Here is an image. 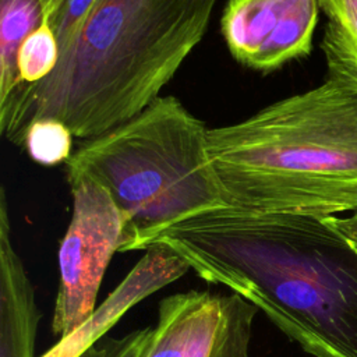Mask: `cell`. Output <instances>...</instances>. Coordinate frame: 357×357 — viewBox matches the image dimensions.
Returning a JSON list of instances; mask_svg holds the SVG:
<instances>
[{
	"mask_svg": "<svg viewBox=\"0 0 357 357\" xmlns=\"http://www.w3.org/2000/svg\"><path fill=\"white\" fill-rule=\"evenodd\" d=\"M158 243L312 357H357V252L325 216L223 206L167 227Z\"/></svg>",
	"mask_w": 357,
	"mask_h": 357,
	"instance_id": "cell-1",
	"label": "cell"
},
{
	"mask_svg": "<svg viewBox=\"0 0 357 357\" xmlns=\"http://www.w3.org/2000/svg\"><path fill=\"white\" fill-rule=\"evenodd\" d=\"M218 0H96L56 70L0 106V134L22 145L26 126L64 121L88 139L155 99L202 40Z\"/></svg>",
	"mask_w": 357,
	"mask_h": 357,
	"instance_id": "cell-2",
	"label": "cell"
},
{
	"mask_svg": "<svg viewBox=\"0 0 357 357\" xmlns=\"http://www.w3.org/2000/svg\"><path fill=\"white\" fill-rule=\"evenodd\" d=\"M325 61L318 86L208 130L229 206L314 216L357 211V71Z\"/></svg>",
	"mask_w": 357,
	"mask_h": 357,
	"instance_id": "cell-3",
	"label": "cell"
},
{
	"mask_svg": "<svg viewBox=\"0 0 357 357\" xmlns=\"http://www.w3.org/2000/svg\"><path fill=\"white\" fill-rule=\"evenodd\" d=\"M208 130L177 98L159 96L130 120L84 139L67 176L102 184L126 218L120 252L146 250L167 227L229 206Z\"/></svg>",
	"mask_w": 357,
	"mask_h": 357,
	"instance_id": "cell-4",
	"label": "cell"
},
{
	"mask_svg": "<svg viewBox=\"0 0 357 357\" xmlns=\"http://www.w3.org/2000/svg\"><path fill=\"white\" fill-rule=\"evenodd\" d=\"M73 215L59 248V287L52 332L60 339L96 310L106 268L124 243L126 218L110 192L86 176H67Z\"/></svg>",
	"mask_w": 357,
	"mask_h": 357,
	"instance_id": "cell-5",
	"label": "cell"
},
{
	"mask_svg": "<svg viewBox=\"0 0 357 357\" xmlns=\"http://www.w3.org/2000/svg\"><path fill=\"white\" fill-rule=\"evenodd\" d=\"M318 10V0H227L220 28L240 64L271 73L311 52Z\"/></svg>",
	"mask_w": 357,
	"mask_h": 357,
	"instance_id": "cell-6",
	"label": "cell"
},
{
	"mask_svg": "<svg viewBox=\"0 0 357 357\" xmlns=\"http://www.w3.org/2000/svg\"><path fill=\"white\" fill-rule=\"evenodd\" d=\"M190 265L163 244H153L93 314L40 357H79L137 303L185 275Z\"/></svg>",
	"mask_w": 357,
	"mask_h": 357,
	"instance_id": "cell-7",
	"label": "cell"
},
{
	"mask_svg": "<svg viewBox=\"0 0 357 357\" xmlns=\"http://www.w3.org/2000/svg\"><path fill=\"white\" fill-rule=\"evenodd\" d=\"M40 311L13 237L6 190H0V357H35Z\"/></svg>",
	"mask_w": 357,
	"mask_h": 357,
	"instance_id": "cell-8",
	"label": "cell"
},
{
	"mask_svg": "<svg viewBox=\"0 0 357 357\" xmlns=\"http://www.w3.org/2000/svg\"><path fill=\"white\" fill-rule=\"evenodd\" d=\"M67 0H0V106L21 86L17 52L38 28H54Z\"/></svg>",
	"mask_w": 357,
	"mask_h": 357,
	"instance_id": "cell-9",
	"label": "cell"
},
{
	"mask_svg": "<svg viewBox=\"0 0 357 357\" xmlns=\"http://www.w3.org/2000/svg\"><path fill=\"white\" fill-rule=\"evenodd\" d=\"M257 311L241 296L223 294L216 318L188 357H250Z\"/></svg>",
	"mask_w": 357,
	"mask_h": 357,
	"instance_id": "cell-10",
	"label": "cell"
},
{
	"mask_svg": "<svg viewBox=\"0 0 357 357\" xmlns=\"http://www.w3.org/2000/svg\"><path fill=\"white\" fill-rule=\"evenodd\" d=\"M73 131L70 127L53 117L32 120L24 132L22 145L32 160L43 166L67 163L71 158Z\"/></svg>",
	"mask_w": 357,
	"mask_h": 357,
	"instance_id": "cell-11",
	"label": "cell"
},
{
	"mask_svg": "<svg viewBox=\"0 0 357 357\" xmlns=\"http://www.w3.org/2000/svg\"><path fill=\"white\" fill-rule=\"evenodd\" d=\"M60 57L61 49L54 29L43 25L33 31L17 52L15 63L21 86L46 79L56 70Z\"/></svg>",
	"mask_w": 357,
	"mask_h": 357,
	"instance_id": "cell-12",
	"label": "cell"
},
{
	"mask_svg": "<svg viewBox=\"0 0 357 357\" xmlns=\"http://www.w3.org/2000/svg\"><path fill=\"white\" fill-rule=\"evenodd\" d=\"M95 1L96 0H67L53 28L60 43L61 54L73 42L75 33L78 32Z\"/></svg>",
	"mask_w": 357,
	"mask_h": 357,
	"instance_id": "cell-13",
	"label": "cell"
},
{
	"mask_svg": "<svg viewBox=\"0 0 357 357\" xmlns=\"http://www.w3.org/2000/svg\"><path fill=\"white\" fill-rule=\"evenodd\" d=\"M321 47L324 56L339 59L357 71V42L337 24L328 21Z\"/></svg>",
	"mask_w": 357,
	"mask_h": 357,
	"instance_id": "cell-14",
	"label": "cell"
},
{
	"mask_svg": "<svg viewBox=\"0 0 357 357\" xmlns=\"http://www.w3.org/2000/svg\"><path fill=\"white\" fill-rule=\"evenodd\" d=\"M319 8L357 42V0H318Z\"/></svg>",
	"mask_w": 357,
	"mask_h": 357,
	"instance_id": "cell-15",
	"label": "cell"
},
{
	"mask_svg": "<svg viewBox=\"0 0 357 357\" xmlns=\"http://www.w3.org/2000/svg\"><path fill=\"white\" fill-rule=\"evenodd\" d=\"M326 223L335 229L357 252V211L347 216H325Z\"/></svg>",
	"mask_w": 357,
	"mask_h": 357,
	"instance_id": "cell-16",
	"label": "cell"
},
{
	"mask_svg": "<svg viewBox=\"0 0 357 357\" xmlns=\"http://www.w3.org/2000/svg\"><path fill=\"white\" fill-rule=\"evenodd\" d=\"M151 333L152 328H142L127 333L126 343L117 357H141Z\"/></svg>",
	"mask_w": 357,
	"mask_h": 357,
	"instance_id": "cell-17",
	"label": "cell"
},
{
	"mask_svg": "<svg viewBox=\"0 0 357 357\" xmlns=\"http://www.w3.org/2000/svg\"><path fill=\"white\" fill-rule=\"evenodd\" d=\"M124 343L126 335L121 337H103L79 357H117Z\"/></svg>",
	"mask_w": 357,
	"mask_h": 357,
	"instance_id": "cell-18",
	"label": "cell"
}]
</instances>
